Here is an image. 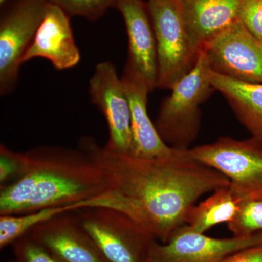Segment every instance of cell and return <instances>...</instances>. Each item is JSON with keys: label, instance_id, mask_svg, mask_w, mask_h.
<instances>
[{"label": "cell", "instance_id": "6da1fadb", "mask_svg": "<svg viewBox=\"0 0 262 262\" xmlns=\"http://www.w3.org/2000/svg\"><path fill=\"white\" fill-rule=\"evenodd\" d=\"M102 172L106 187L74 209L105 208L126 215L165 243L183 225L196 201L206 193L230 185L225 176L192 159L187 149L174 156L146 159L101 147L91 136L79 141Z\"/></svg>", "mask_w": 262, "mask_h": 262}, {"label": "cell", "instance_id": "7a4b0ae2", "mask_svg": "<svg viewBox=\"0 0 262 262\" xmlns=\"http://www.w3.org/2000/svg\"><path fill=\"white\" fill-rule=\"evenodd\" d=\"M21 158L18 177L0 187V215L72 206L106 189L102 172L80 149L40 146Z\"/></svg>", "mask_w": 262, "mask_h": 262}, {"label": "cell", "instance_id": "3957f363", "mask_svg": "<svg viewBox=\"0 0 262 262\" xmlns=\"http://www.w3.org/2000/svg\"><path fill=\"white\" fill-rule=\"evenodd\" d=\"M211 72L201 49L194 68L174 84L171 94L162 103L155 127L168 146L188 149L195 140L201 125L200 106L215 90Z\"/></svg>", "mask_w": 262, "mask_h": 262}, {"label": "cell", "instance_id": "277c9868", "mask_svg": "<svg viewBox=\"0 0 262 262\" xmlns=\"http://www.w3.org/2000/svg\"><path fill=\"white\" fill-rule=\"evenodd\" d=\"M146 6L156 40V88L171 89L194 68L200 50L189 35L177 0H148Z\"/></svg>", "mask_w": 262, "mask_h": 262}, {"label": "cell", "instance_id": "5b68a950", "mask_svg": "<svg viewBox=\"0 0 262 262\" xmlns=\"http://www.w3.org/2000/svg\"><path fill=\"white\" fill-rule=\"evenodd\" d=\"M108 262H149L156 238L126 215L105 208L73 211Z\"/></svg>", "mask_w": 262, "mask_h": 262}, {"label": "cell", "instance_id": "8992f818", "mask_svg": "<svg viewBox=\"0 0 262 262\" xmlns=\"http://www.w3.org/2000/svg\"><path fill=\"white\" fill-rule=\"evenodd\" d=\"M188 156L214 169L230 182L242 200L262 199V141L222 137L212 144L187 149Z\"/></svg>", "mask_w": 262, "mask_h": 262}, {"label": "cell", "instance_id": "52a82bcc", "mask_svg": "<svg viewBox=\"0 0 262 262\" xmlns=\"http://www.w3.org/2000/svg\"><path fill=\"white\" fill-rule=\"evenodd\" d=\"M49 0H6L0 5V95L16 88L23 58L42 23Z\"/></svg>", "mask_w": 262, "mask_h": 262}, {"label": "cell", "instance_id": "ba28073f", "mask_svg": "<svg viewBox=\"0 0 262 262\" xmlns=\"http://www.w3.org/2000/svg\"><path fill=\"white\" fill-rule=\"evenodd\" d=\"M201 49L215 73L239 82L262 84V39L238 19Z\"/></svg>", "mask_w": 262, "mask_h": 262}, {"label": "cell", "instance_id": "9c48e42d", "mask_svg": "<svg viewBox=\"0 0 262 262\" xmlns=\"http://www.w3.org/2000/svg\"><path fill=\"white\" fill-rule=\"evenodd\" d=\"M89 95L107 123L108 138L104 147L121 154H132L130 103L114 63L104 61L96 65L89 81Z\"/></svg>", "mask_w": 262, "mask_h": 262}, {"label": "cell", "instance_id": "30bf717a", "mask_svg": "<svg viewBox=\"0 0 262 262\" xmlns=\"http://www.w3.org/2000/svg\"><path fill=\"white\" fill-rule=\"evenodd\" d=\"M260 244L262 232L249 237L214 238L184 225L167 242L160 244L155 241L149 262H221L232 253Z\"/></svg>", "mask_w": 262, "mask_h": 262}, {"label": "cell", "instance_id": "8fae6325", "mask_svg": "<svg viewBox=\"0 0 262 262\" xmlns=\"http://www.w3.org/2000/svg\"><path fill=\"white\" fill-rule=\"evenodd\" d=\"M59 262H108L74 211L56 215L27 235Z\"/></svg>", "mask_w": 262, "mask_h": 262}, {"label": "cell", "instance_id": "7c38bea8", "mask_svg": "<svg viewBox=\"0 0 262 262\" xmlns=\"http://www.w3.org/2000/svg\"><path fill=\"white\" fill-rule=\"evenodd\" d=\"M115 8L123 18L128 39L125 68L141 77L151 92L158 79V55L146 3L143 0H117Z\"/></svg>", "mask_w": 262, "mask_h": 262}, {"label": "cell", "instance_id": "4fadbf2b", "mask_svg": "<svg viewBox=\"0 0 262 262\" xmlns=\"http://www.w3.org/2000/svg\"><path fill=\"white\" fill-rule=\"evenodd\" d=\"M70 18L56 5L49 3L46 15L23 62L46 58L57 70L72 68L80 63V52L76 45Z\"/></svg>", "mask_w": 262, "mask_h": 262}, {"label": "cell", "instance_id": "5bb4252c", "mask_svg": "<svg viewBox=\"0 0 262 262\" xmlns=\"http://www.w3.org/2000/svg\"><path fill=\"white\" fill-rule=\"evenodd\" d=\"M122 80L130 103L132 155L146 159H160L174 156L179 150L168 146L162 139L147 112V96L151 92L141 77L124 69Z\"/></svg>", "mask_w": 262, "mask_h": 262}, {"label": "cell", "instance_id": "9a60e30c", "mask_svg": "<svg viewBox=\"0 0 262 262\" xmlns=\"http://www.w3.org/2000/svg\"><path fill=\"white\" fill-rule=\"evenodd\" d=\"M198 49L238 19L241 0H177Z\"/></svg>", "mask_w": 262, "mask_h": 262}, {"label": "cell", "instance_id": "2e32d148", "mask_svg": "<svg viewBox=\"0 0 262 262\" xmlns=\"http://www.w3.org/2000/svg\"><path fill=\"white\" fill-rule=\"evenodd\" d=\"M213 89L228 101L252 137L262 141V84L246 83L211 72Z\"/></svg>", "mask_w": 262, "mask_h": 262}, {"label": "cell", "instance_id": "e0dca14e", "mask_svg": "<svg viewBox=\"0 0 262 262\" xmlns=\"http://www.w3.org/2000/svg\"><path fill=\"white\" fill-rule=\"evenodd\" d=\"M243 200L233 192L230 186L220 188L188 213L186 225L198 233L204 234L220 224L232 222Z\"/></svg>", "mask_w": 262, "mask_h": 262}, {"label": "cell", "instance_id": "ac0fdd59", "mask_svg": "<svg viewBox=\"0 0 262 262\" xmlns=\"http://www.w3.org/2000/svg\"><path fill=\"white\" fill-rule=\"evenodd\" d=\"M72 206L51 207L17 215H0V248L13 245L38 225L56 215L73 211Z\"/></svg>", "mask_w": 262, "mask_h": 262}, {"label": "cell", "instance_id": "d6986e66", "mask_svg": "<svg viewBox=\"0 0 262 262\" xmlns=\"http://www.w3.org/2000/svg\"><path fill=\"white\" fill-rule=\"evenodd\" d=\"M228 229L235 237H249L262 232V199L243 200Z\"/></svg>", "mask_w": 262, "mask_h": 262}, {"label": "cell", "instance_id": "ffe728a7", "mask_svg": "<svg viewBox=\"0 0 262 262\" xmlns=\"http://www.w3.org/2000/svg\"><path fill=\"white\" fill-rule=\"evenodd\" d=\"M56 5L70 18L82 17L96 21L111 8H115L117 0H49Z\"/></svg>", "mask_w": 262, "mask_h": 262}, {"label": "cell", "instance_id": "44dd1931", "mask_svg": "<svg viewBox=\"0 0 262 262\" xmlns=\"http://www.w3.org/2000/svg\"><path fill=\"white\" fill-rule=\"evenodd\" d=\"M13 248L16 262H59L28 236L15 241Z\"/></svg>", "mask_w": 262, "mask_h": 262}, {"label": "cell", "instance_id": "7402d4cb", "mask_svg": "<svg viewBox=\"0 0 262 262\" xmlns=\"http://www.w3.org/2000/svg\"><path fill=\"white\" fill-rule=\"evenodd\" d=\"M238 20L253 35L262 39V0H241Z\"/></svg>", "mask_w": 262, "mask_h": 262}, {"label": "cell", "instance_id": "603a6c76", "mask_svg": "<svg viewBox=\"0 0 262 262\" xmlns=\"http://www.w3.org/2000/svg\"><path fill=\"white\" fill-rule=\"evenodd\" d=\"M21 165V152L13 151L2 144L0 146V186L13 182L20 174Z\"/></svg>", "mask_w": 262, "mask_h": 262}, {"label": "cell", "instance_id": "cb8c5ba5", "mask_svg": "<svg viewBox=\"0 0 262 262\" xmlns=\"http://www.w3.org/2000/svg\"><path fill=\"white\" fill-rule=\"evenodd\" d=\"M221 262H262V244L237 251Z\"/></svg>", "mask_w": 262, "mask_h": 262}, {"label": "cell", "instance_id": "d4e9b609", "mask_svg": "<svg viewBox=\"0 0 262 262\" xmlns=\"http://www.w3.org/2000/svg\"><path fill=\"white\" fill-rule=\"evenodd\" d=\"M5 1H6V0H0V5H2L3 4V3H4Z\"/></svg>", "mask_w": 262, "mask_h": 262}, {"label": "cell", "instance_id": "484cf974", "mask_svg": "<svg viewBox=\"0 0 262 262\" xmlns=\"http://www.w3.org/2000/svg\"><path fill=\"white\" fill-rule=\"evenodd\" d=\"M8 262H16L15 261H8Z\"/></svg>", "mask_w": 262, "mask_h": 262}]
</instances>
